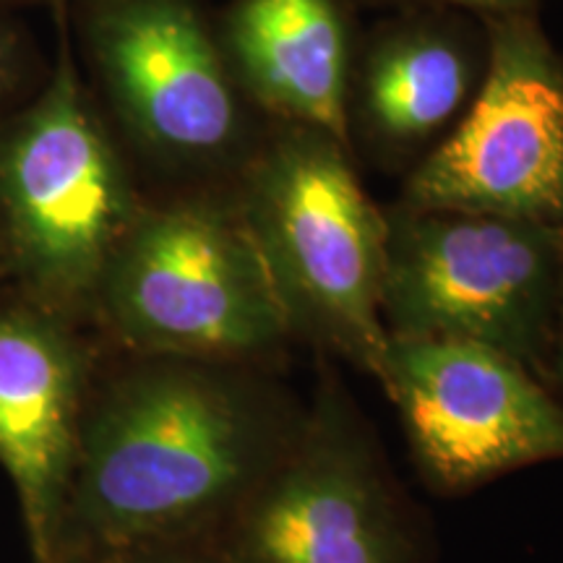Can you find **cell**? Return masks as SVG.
Segmentation results:
<instances>
[{
	"mask_svg": "<svg viewBox=\"0 0 563 563\" xmlns=\"http://www.w3.org/2000/svg\"><path fill=\"white\" fill-rule=\"evenodd\" d=\"M548 386H551L555 397L563 402V285H561V302H559V319H555V336L551 350V363H548Z\"/></svg>",
	"mask_w": 563,
	"mask_h": 563,
	"instance_id": "16",
	"label": "cell"
},
{
	"mask_svg": "<svg viewBox=\"0 0 563 563\" xmlns=\"http://www.w3.org/2000/svg\"><path fill=\"white\" fill-rule=\"evenodd\" d=\"M51 563H89V561L81 559V555H55Z\"/></svg>",
	"mask_w": 563,
	"mask_h": 563,
	"instance_id": "19",
	"label": "cell"
},
{
	"mask_svg": "<svg viewBox=\"0 0 563 563\" xmlns=\"http://www.w3.org/2000/svg\"><path fill=\"white\" fill-rule=\"evenodd\" d=\"M91 323L123 355L258 368L292 342L232 186L150 191L104 266Z\"/></svg>",
	"mask_w": 563,
	"mask_h": 563,
	"instance_id": "5",
	"label": "cell"
},
{
	"mask_svg": "<svg viewBox=\"0 0 563 563\" xmlns=\"http://www.w3.org/2000/svg\"><path fill=\"white\" fill-rule=\"evenodd\" d=\"M51 16L47 79L0 121V238L13 292L95 329L97 285L150 191L84 81L66 0Z\"/></svg>",
	"mask_w": 563,
	"mask_h": 563,
	"instance_id": "2",
	"label": "cell"
},
{
	"mask_svg": "<svg viewBox=\"0 0 563 563\" xmlns=\"http://www.w3.org/2000/svg\"><path fill=\"white\" fill-rule=\"evenodd\" d=\"M232 194L292 340L378 378L389 224L350 146L308 125L266 123Z\"/></svg>",
	"mask_w": 563,
	"mask_h": 563,
	"instance_id": "4",
	"label": "cell"
},
{
	"mask_svg": "<svg viewBox=\"0 0 563 563\" xmlns=\"http://www.w3.org/2000/svg\"><path fill=\"white\" fill-rule=\"evenodd\" d=\"M97 108L146 191L232 186L266 121L224 58L207 0H66Z\"/></svg>",
	"mask_w": 563,
	"mask_h": 563,
	"instance_id": "3",
	"label": "cell"
},
{
	"mask_svg": "<svg viewBox=\"0 0 563 563\" xmlns=\"http://www.w3.org/2000/svg\"><path fill=\"white\" fill-rule=\"evenodd\" d=\"M302 412L272 368L104 355L55 555L97 561L214 538L290 446Z\"/></svg>",
	"mask_w": 563,
	"mask_h": 563,
	"instance_id": "1",
	"label": "cell"
},
{
	"mask_svg": "<svg viewBox=\"0 0 563 563\" xmlns=\"http://www.w3.org/2000/svg\"><path fill=\"white\" fill-rule=\"evenodd\" d=\"M11 290V274H9V256H5L3 238H0V292Z\"/></svg>",
	"mask_w": 563,
	"mask_h": 563,
	"instance_id": "18",
	"label": "cell"
},
{
	"mask_svg": "<svg viewBox=\"0 0 563 563\" xmlns=\"http://www.w3.org/2000/svg\"><path fill=\"white\" fill-rule=\"evenodd\" d=\"M108 344L76 319L0 292V467L16 488L34 563H51L74 483L84 412Z\"/></svg>",
	"mask_w": 563,
	"mask_h": 563,
	"instance_id": "10",
	"label": "cell"
},
{
	"mask_svg": "<svg viewBox=\"0 0 563 563\" xmlns=\"http://www.w3.org/2000/svg\"><path fill=\"white\" fill-rule=\"evenodd\" d=\"M481 24V87L397 201L563 228V55L538 11Z\"/></svg>",
	"mask_w": 563,
	"mask_h": 563,
	"instance_id": "7",
	"label": "cell"
},
{
	"mask_svg": "<svg viewBox=\"0 0 563 563\" xmlns=\"http://www.w3.org/2000/svg\"><path fill=\"white\" fill-rule=\"evenodd\" d=\"M485 70L477 16L407 5L361 40L352 68L347 133L355 159L410 173L454 129Z\"/></svg>",
	"mask_w": 563,
	"mask_h": 563,
	"instance_id": "11",
	"label": "cell"
},
{
	"mask_svg": "<svg viewBox=\"0 0 563 563\" xmlns=\"http://www.w3.org/2000/svg\"><path fill=\"white\" fill-rule=\"evenodd\" d=\"M394 3H402L405 9L407 5H428V9H452L477 19H493L538 11L540 0H394Z\"/></svg>",
	"mask_w": 563,
	"mask_h": 563,
	"instance_id": "15",
	"label": "cell"
},
{
	"mask_svg": "<svg viewBox=\"0 0 563 563\" xmlns=\"http://www.w3.org/2000/svg\"><path fill=\"white\" fill-rule=\"evenodd\" d=\"M217 32L238 87L266 123L308 125L350 146L361 40L347 0H230Z\"/></svg>",
	"mask_w": 563,
	"mask_h": 563,
	"instance_id": "12",
	"label": "cell"
},
{
	"mask_svg": "<svg viewBox=\"0 0 563 563\" xmlns=\"http://www.w3.org/2000/svg\"><path fill=\"white\" fill-rule=\"evenodd\" d=\"M211 540L230 563H415L382 449L336 382L316 391L290 446Z\"/></svg>",
	"mask_w": 563,
	"mask_h": 563,
	"instance_id": "8",
	"label": "cell"
},
{
	"mask_svg": "<svg viewBox=\"0 0 563 563\" xmlns=\"http://www.w3.org/2000/svg\"><path fill=\"white\" fill-rule=\"evenodd\" d=\"M16 9L0 5V121L24 108L42 89L51 60L40 53Z\"/></svg>",
	"mask_w": 563,
	"mask_h": 563,
	"instance_id": "13",
	"label": "cell"
},
{
	"mask_svg": "<svg viewBox=\"0 0 563 563\" xmlns=\"http://www.w3.org/2000/svg\"><path fill=\"white\" fill-rule=\"evenodd\" d=\"M0 5H3V9H16V11H24V9H47V11H51L53 0H0Z\"/></svg>",
	"mask_w": 563,
	"mask_h": 563,
	"instance_id": "17",
	"label": "cell"
},
{
	"mask_svg": "<svg viewBox=\"0 0 563 563\" xmlns=\"http://www.w3.org/2000/svg\"><path fill=\"white\" fill-rule=\"evenodd\" d=\"M382 316L389 336L498 350L548 384L563 228L473 211L386 207Z\"/></svg>",
	"mask_w": 563,
	"mask_h": 563,
	"instance_id": "6",
	"label": "cell"
},
{
	"mask_svg": "<svg viewBox=\"0 0 563 563\" xmlns=\"http://www.w3.org/2000/svg\"><path fill=\"white\" fill-rule=\"evenodd\" d=\"M89 563H230L211 538L199 540H173L144 548H131Z\"/></svg>",
	"mask_w": 563,
	"mask_h": 563,
	"instance_id": "14",
	"label": "cell"
},
{
	"mask_svg": "<svg viewBox=\"0 0 563 563\" xmlns=\"http://www.w3.org/2000/svg\"><path fill=\"white\" fill-rule=\"evenodd\" d=\"M376 382L397 407L415 464L433 490L456 496L563 460V402L504 352L389 336Z\"/></svg>",
	"mask_w": 563,
	"mask_h": 563,
	"instance_id": "9",
	"label": "cell"
}]
</instances>
